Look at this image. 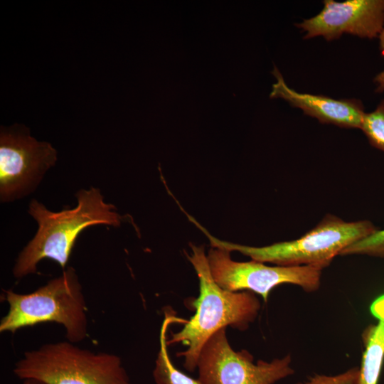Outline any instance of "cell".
<instances>
[{"label": "cell", "instance_id": "cell-8", "mask_svg": "<svg viewBox=\"0 0 384 384\" xmlns=\"http://www.w3.org/2000/svg\"><path fill=\"white\" fill-rule=\"evenodd\" d=\"M56 161L54 147L48 142L37 141L25 127L1 128V202H12L33 192Z\"/></svg>", "mask_w": 384, "mask_h": 384}, {"label": "cell", "instance_id": "cell-18", "mask_svg": "<svg viewBox=\"0 0 384 384\" xmlns=\"http://www.w3.org/2000/svg\"><path fill=\"white\" fill-rule=\"evenodd\" d=\"M22 380H23L22 384H46L43 381H41L36 378H26Z\"/></svg>", "mask_w": 384, "mask_h": 384}, {"label": "cell", "instance_id": "cell-10", "mask_svg": "<svg viewBox=\"0 0 384 384\" xmlns=\"http://www.w3.org/2000/svg\"><path fill=\"white\" fill-rule=\"evenodd\" d=\"M272 74L277 82L272 85L270 98H282L323 124L348 129L361 128L366 112L359 100H336L324 95L298 92L288 87L277 66H274Z\"/></svg>", "mask_w": 384, "mask_h": 384}, {"label": "cell", "instance_id": "cell-5", "mask_svg": "<svg viewBox=\"0 0 384 384\" xmlns=\"http://www.w3.org/2000/svg\"><path fill=\"white\" fill-rule=\"evenodd\" d=\"M13 372L46 384H133L119 356L81 348L68 341L24 352Z\"/></svg>", "mask_w": 384, "mask_h": 384}, {"label": "cell", "instance_id": "cell-7", "mask_svg": "<svg viewBox=\"0 0 384 384\" xmlns=\"http://www.w3.org/2000/svg\"><path fill=\"white\" fill-rule=\"evenodd\" d=\"M207 259L213 279L223 289L249 291L262 296L265 302L272 289L283 284L297 285L307 292L320 287L323 269L316 266H269L252 260L237 262L229 250L220 247H211Z\"/></svg>", "mask_w": 384, "mask_h": 384}, {"label": "cell", "instance_id": "cell-13", "mask_svg": "<svg viewBox=\"0 0 384 384\" xmlns=\"http://www.w3.org/2000/svg\"><path fill=\"white\" fill-rule=\"evenodd\" d=\"M361 129L371 146L384 151V99L370 113H366Z\"/></svg>", "mask_w": 384, "mask_h": 384}, {"label": "cell", "instance_id": "cell-3", "mask_svg": "<svg viewBox=\"0 0 384 384\" xmlns=\"http://www.w3.org/2000/svg\"><path fill=\"white\" fill-rule=\"evenodd\" d=\"M3 297L9 311L0 321L1 333L14 334L23 327L55 322L64 327L67 341L71 343H79L87 337L86 302L72 267L33 292L19 294L9 289L4 290Z\"/></svg>", "mask_w": 384, "mask_h": 384}, {"label": "cell", "instance_id": "cell-16", "mask_svg": "<svg viewBox=\"0 0 384 384\" xmlns=\"http://www.w3.org/2000/svg\"><path fill=\"white\" fill-rule=\"evenodd\" d=\"M370 310L371 314L379 321H384V294L378 297L371 304Z\"/></svg>", "mask_w": 384, "mask_h": 384}, {"label": "cell", "instance_id": "cell-15", "mask_svg": "<svg viewBox=\"0 0 384 384\" xmlns=\"http://www.w3.org/2000/svg\"><path fill=\"white\" fill-rule=\"evenodd\" d=\"M358 373L359 368L353 367L337 375L316 374L307 380L296 384H357Z\"/></svg>", "mask_w": 384, "mask_h": 384}, {"label": "cell", "instance_id": "cell-1", "mask_svg": "<svg viewBox=\"0 0 384 384\" xmlns=\"http://www.w3.org/2000/svg\"><path fill=\"white\" fill-rule=\"evenodd\" d=\"M191 253L186 255L199 280V295L193 300L195 314L183 328L171 333L168 346L182 343L187 348L177 353L183 358V367L189 372L197 368L200 353L208 340L218 330L231 326L245 331L256 319L260 302L249 291L230 292L213 279L203 246L189 244Z\"/></svg>", "mask_w": 384, "mask_h": 384}, {"label": "cell", "instance_id": "cell-6", "mask_svg": "<svg viewBox=\"0 0 384 384\" xmlns=\"http://www.w3.org/2000/svg\"><path fill=\"white\" fill-rule=\"evenodd\" d=\"M196 369L203 384H275L294 373L290 354L255 363L249 351H235L226 328L216 331L205 343Z\"/></svg>", "mask_w": 384, "mask_h": 384}, {"label": "cell", "instance_id": "cell-17", "mask_svg": "<svg viewBox=\"0 0 384 384\" xmlns=\"http://www.w3.org/2000/svg\"><path fill=\"white\" fill-rule=\"evenodd\" d=\"M380 40V48L384 51V28L381 31L378 36ZM374 82L377 85L375 91L377 92H382L384 91V70L379 73L373 80Z\"/></svg>", "mask_w": 384, "mask_h": 384}, {"label": "cell", "instance_id": "cell-2", "mask_svg": "<svg viewBox=\"0 0 384 384\" xmlns=\"http://www.w3.org/2000/svg\"><path fill=\"white\" fill-rule=\"evenodd\" d=\"M75 196L77 206L60 212L49 210L36 199L31 201L28 213L37 222L38 230L16 260L15 278L36 273L38 264L45 258L65 268L78 235L87 227L120 226L122 217L113 204L105 201L99 188L81 189Z\"/></svg>", "mask_w": 384, "mask_h": 384}, {"label": "cell", "instance_id": "cell-4", "mask_svg": "<svg viewBox=\"0 0 384 384\" xmlns=\"http://www.w3.org/2000/svg\"><path fill=\"white\" fill-rule=\"evenodd\" d=\"M193 224L210 241L212 247L237 251L252 260L277 265H312L324 269L350 245L375 233L369 220L346 222L331 214L301 238L264 247H252L221 240L212 235L197 220Z\"/></svg>", "mask_w": 384, "mask_h": 384}, {"label": "cell", "instance_id": "cell-9", "mask_svg": "<svg viewBox=\"0 0 384 384\" xmlns=\"http://www.w3.org/2000/svg\"><path fill=\"white\" fill-rule=\"evenodd\" d=\"M322 10L296 26L306 32L304 38L323 36L327 41L343 33L374 38L384 28V0H324Z\"/></svg>", "mask_w": 384, "mask_h": 384}, {"label": "cell", "instance_id": "cell-14", "mask_svg": "<svg viewBox=\"0 0 384 384\" xmlns=\"http://www.w3.org/2000/svg\"><path fill=\"white\" fill-rule=\"evenodd\" d=\"M340 255H363L384 258V230H376L368 237L350 245Z\"/></svg>", "mask_w": 384, "mask_h": 384}, {"label": "cell", "instance_id": "cell-11", "mask_svg": "<svg viewBox=\"0 0 384 384\" xmlns=\"http://www.w3.org/2000/svg\"><path fill=\"white\" fill-rule=\"evenodd\" d=\"M187 319L179 318L170 307L164 311V319L159 333V350L153 370L156 384H203L178 369L171 361L168 352L166 333L172 324H185Z\"/></svg>", "mask_w": 384, "mask_h": 384}, {"label": "cell", "instance_id": "cell-12", "mask_svg": "<svg viewBox=\"0 0 384 384\" xmlns=\"http://www.w3.org/2000/svg\"><path fill=\"white\" fill-rule=\"evenodd\" d=\"M362 337L364 350L357 384H378L384 359V321L367 326Z\"/></svg>", "mask_w": 384, "mask_h": 384}]
</instances>
